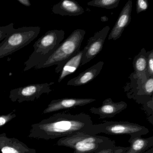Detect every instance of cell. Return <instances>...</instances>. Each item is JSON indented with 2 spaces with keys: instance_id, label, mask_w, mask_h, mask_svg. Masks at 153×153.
<instances>
[{
  "instance_id": "1",
  "label": "cell",
  "mask_w": 153,
  "mask_h": 153,
  "mask_svg": "<svg viewBox=\"0 0 153 153\" xmlns=\"http://www.w3.org/2000/svg\"><path fill=\"white\" fill-rule=\"evenodd\" d=\"M94 125L91 117L85 113L75 115L58 113L32 124L28 137L49 140L77 133L96 135Z\"/></svg>"
},
{
  "instance_id": "2",
  "label": "cell",
  "mask_w": 153,
  "mask_h": 153,
  "mask_svg": "<svg viewBox=\"0 0 153 153\" xmlns=\"http://www.w3.org/2000/svg\"><path fill=\"white\" fill-rule=\"evenodd\" d=\"M57 146L74 149L73 153H97L115 146V142L104 136L77 133L60 139Z\"/></svg>"
},
{
  "instance_id": "3",
  "label": "cell",
  "mask_w": 153,
  "mask_h": 153,
  "mask_svg": "<svg viewBox=\"0 0 153 153\" xmlns=\"http://www.w3.org/2000/svg\"><path fill=\"white\" fill-rule=\"evenodd\" d=\"M85 34V31L83 29H77L73 31L45 62L35 68L39 69L57 65L55 72L60 73L64 63L80 51Z\"/></svg>"
},
{
  "instance_id": "4",
  "label": "cell",
  "mask_w": 153,
  "mask_h": 153,
  "mask_svg": "<svg viewBox=\"0 0 153 153\" xmlns=\"http://www.w3.org/2000/svg\"><path fill=\"white\" fill-rule=\"evenodd\" d=\"M65 32L62 30H50L33 45L34 51L25 62L24 72L45 62L56 51L63 41Z\"/></svg>"
},
{
  "instance_id": "5",
  "label": "cell",
  "mask_w": 153,
  "mask_h": 153,
  "mask_svg": "<svg viewBox=\"0 0 153 153\" xmlns=\"http://www.w3.org/2000/svg\"><path fill=\"white\" fill-rule=\"evenodd\" d=\"M129 78L130 82L124 87L127 97L142 105V110L146 114L148 120L153 124V77L148 78L144 81L132 73Z\"/></svg>"
},
{
  "instance_id": "6",
  "label": "cell",
  "mask_w": 153,
  "mask_h": 153,
  "mask_svg": "<svg viewBox=\"0 0 153 153\" xmlns=\"http://www.w3.org/2000/svg\"><path fill=\"white\" fill-rule=\"evenodd\" d=\"M40 27H24L14 31L0 43V59L29 45L36 39L41 31Z\"/></svg>"
},
{
  "instance_id": "7",
  "label": "cell",
  "mask_w": 153,
  "mask_h": 153,
  "mask_svg": "<svg viewBox=\"0 0 153 153\" xmlns=\"http://www.w3.org/2000/svg\"><path fill=\"white\" fill-rule=\"evenodd\" d=\"M96 135L100 133L112 135H128L141 137L149 132L146 127L128 121H106L94 124Z\"/></svg>"
},
{
  "instance_id": "8",
  "label": "cell",
  "mask_w": 153,
  "mask_h": 153,
  "mask_svg": "<svg viewBox=\"0 0 153 153\" xmlns=\"http://www.w3.org/2000/svg\"><path fill=\"white\" fill-rule=\"evenodd\" d=\"M54 82L31 84L10 90L9 98L12 102L22 103L33 102L40 98L43 94H49L52 89L51 86Z\"/></svg>"
},
{
  "instance_id": "9",
  "label": "cell",
  "mask_w": 153,
  "mask_h": 153,
  "mask_svg": "<svg viewBox=\"0 0 153 153\" xmlns=\"http://www.w3.org/2000/svg\"><path fill=\"white\" fill-rule=\"evenodd\" d=\"M110 30V27H105L100 31L95 33L93 36L89 38L86 46L83 50L81 66L89 62L100 53L102 50L105 41Z\"/></svg>"
},
{
  "instance_id": "10",
  "label": "cell",
  "mask_w": 153,
  "mask_h": 153,
  "mask_svg": "<svg viewBox=\"0 0 153 153\" xmlns=\"http://www.w3.org/2000/svg\"><path fill=\"white\" fill-rule=\"evenodd\" d=\"M95 101L96 99L93 98H64L54 99L48 104L44 111L43 113H51L61 110L84 106Z\"/></svg>"
},
{
  "instance_id": "11",
  "label": "cell",
  "mask_w": 153,
  "mask_h": 153,
  "mask_svg": "<svg viewBox=\"0 0 153 153\" xmlns=\"http://www.w3.org/2000/svg\"><path fill=\"white\" fill-rule=\"evenodd\" d=\"M128 107V104L123 101L114 102L111 98H108L103 102L99 107H92L90 111L94 114H97L100 119L112 118L124 111Z\"/></svg>"
},
{
  "instance_id": "12",
  "label": "cell",
  "mask_w": 153,
  "mask_h": 153,
  "mask_svg": "<svg viewBox=\"0 0 153 153\" xmlns=\"http://www.w3.org/2000/svg\"><path fill=\"white\" fill-rule=\"evenodd\" d=\"M132 6L131 0L128 1L124 5L108 36V40L116 41L121 37L124 29L130 23Z\"/></svg>"
},
{
  "instance_id": "13",
  "label": "cell",
  "mask_w": 153,
  "mask_h": 153,
  "mask_svg": "<svg viewBox=\"0 0 153 153\" xmlns=\"http://www.w3.org/2000/svg\"><path fill=\"white\" fill-rule=\"evenodd\" d=\"M36 149L28 147L16 138H10L5 132L0 134V153H36Z\"/></svg>"
},
{
  "instance_id": "14",
  "label": "cell",
  "mask_w": 153,
  "mask_h": 153,
  "mask_svg": "<svg viewBox=\"0 0 153 153\" xmlns=\"http://www.w3.org/2000/svg\"><path fill=\"white\" fill-rule=\"evenodd\" d=\"M104 62L100 61L68 81L67 85L73 86L84 85L91 82L100 74Z\"/></svg>"
},
{
  "instance_id": "15",
  "label": "cell",
  "mask_w": 153,
  "mask_h": 153,
  "mask_svg": "<svg viewBox=\"0 0 153 153\" xmlns=\"http://www.w3.org/2000/svg\"><path fill=\"white\" fill-rule=\"evenodd\" d=\"M52 11L62 16H76L82 15L85 10L75 1L62 0L53 7Z\"/></svg>"
},
{
  "instance_id": "16",
  "label": "cell",
  "mask_w": 153,
  "mask_h": 153,
  "mask_svg": "<svg viewBox=\"0 0 153 153\" xmlns=\"http://www.w3.org/2000/svg\"><path fill=\"white\" fill-rule=\"evenodd\" d=\"M148 51L142 48L140 52L134 57L132 62L134 75L137 77L146 81L148 78L146 76Z\"/></svg>"
},
{
  "instance_id": "17",
  "label": "cell",
  "mask_w": 153,
  "mask_h": 153,
  "mask_svg": "<svg viewBox=\"0 0 153 153\" xmlns=\"http://www.w3.org/2000/svg\"><path fill=\"white\" fill-rule=\"evenodd\" d=\"M128 142L130 146L124 153H143L153 147V137H130Z\"/></svg>"
},
{
  "instance_id": "18",
  "label": "cell",
  "mask_w": 153,
  "mask_h": 153,
  "mask_svg": "<svg viewBox=\"0 0 153 153\" xmlns=\"http://www.w3.org/2000/svg\"><path fill=\"white\" fill-rule=\"evenodd\" d=\"M83 51H79L77 53L69 59L63 65L58 79V82L60 83L67 76L72 74L76 71L81 65Z\"/></svg>"
},
{
  "instance_id": "19",
  "label": "cell",
  "mask_w": 153,
  "mask_h": 153,
  "mask_svg": "<svg viewBox=\"0 0 153 153\" xmlns=\"http://www.w3.org/2000/svg\"><path fill=\"white\" fill-rule=\"evenodd\" d=\"M120 0H93L88 2V6L106 9H112L117 7Z\"/></svg>"
},
{
  "instance_id": "20",
  "label": "cell",
  "mask_w": 153,
  "mask_h": 153,
  "mask_svg": "<svg viewBox=\"0 0 153 153\" xmlns=\"http://www.w3.org/2000/svg\"><path fill=\"white\" fill-rule=\"evenodd\" d=\"M146 76L147 78L153 77V50L148 51Z\"/></svg>"
},
{
  "instance_id": "21",
  "label": "cell",
  "mask_w": 153,
  "mask_h": 153,
  "mask_svg": "<svg viewBox=\"0 0 153 153\" xmlns=\"http://www.w3.org/2000/svg\"><path fill=\"white\" fill-rule=\"evenodd\" d=\"M14 29L13 23L5 26L0 27V42L7 38Z\"/></svg>"
},
{
  "instance_id": "22",
  "label": "cell",
  "mask_w": 153,
  "mask_h": 153,
  "mask_svg": "<svg viewBox=\"0 0 153 153\" xmlns=\"http://www.w3.org/2000/svg\"><path fill=\"white\" fill-rule=\"evenodd\" d=\"M16 116L15 111L7 114H1L0 115V127L3 126L8 123L16 118Z\"/></svg>"
},
{
  "instance_id": "23",
  "label": "cell",
  "mask_w": 153,
  "mask_h": 153,
  "mask_svg": "<svg viewBox=\"0 0 153 153\" xmlns=\"http://www.w3.org/2000/svg\"><path fill=\"white\" fill-rule=\"evenodd\" d=\"M149 7L148 1L147 0H137L136 2V11L137 14L146 11Z\"/></svg>"
},
{
  "instance_id": "24",
  "label": "cell",
  "mask_w": 153,
  "mask_h": 153,
  "mask_svg": "<svg viewBox=\"0 0 153 153\" xmlns=\"http://www.w3.org/2000/svg\"><path fill=\"white\" fill-rule=\"evenodd\" d=\"M128 147L116 146L102 150L97 153H124L128 150Z\"/></svg>"
},
{
  "instance_id": "25",
  "label": "cell",
  "mask_w": 153,
  "mask_h": 153,
  "mask_svg": "<svg viewBox=\"0 0 153 153\" xmlns=\"http://www.w3.org/2000/svg\"><path fill=\"white\" fill-rule=\"evenodd\" d=\"M20 4L27 7H29L31 6V3L29 0H17Z\"/></svg>"
},
{
  "instance_id": "26",
  "label": "cell",
  "mask_w": 153,
  "mask_h": 153,
  "mask_svg": "<svg viewBox=\"0 0 153 153\" xmlns=\"http://www.w3.org/2000/svg\"><path fill=\"white\" fill-rule=\"evenodd\" d=\"M101 20L102 22H107L108 20V18L105 16H104L101 17Z\"/></svg>"
},
{
  "instance_id": "27",
  "label": "cell",
  "mask_w": 153,
  "mask_h": 153,
  "mask_svg": "<svg viewBox=\"0 0 153 153\" xmlns=\"http://www.w3.org/2000/svg\"><path fill=\"white\" fill-rule=\"evenodd\" d=\"M143 153H153V147L150 148L149 149L147 150L146 151H145Z\"/></svg>"
}]
</instances>
